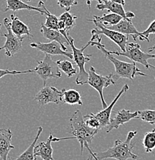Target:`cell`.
<instances>
[{"label":"cell","instance_id":"obj_1","mask_svg":"<svg viewBox=\"0 0 155 160\" xmlns=\"http://www.w3.org/2000/svg\"><path fill=\"white\" fill-rule=\"evenodd\" d=\"M137 131H130L125 141L122 142L120 139H116L113 147L101 152H93L86 142L84 143V146L87 149L88 152L92 153L98 160L106 159H114L116 160L137 159L138 156L132 152L135 147V144L132 143V139L135 136H137Z\"/></svg>","mask_w":155,"mask_h":160},{"label":"cell","instance_id":"obj_2","mask_svg":"<svg viewBox=\"0 0 155 160\" xmlns=\"http://www.w3.org/2000/svg\"><path fill=\"white\" fill-rule=\"evenodd\" d=\"M101 40H102V38L96 41L90 40V46H96L103 53L105 59H109L114 64L115 68V74L114 75V78H115L114 80H117L120 78L133 80L137 76H147V75L144 74L141 69L137 67L135 62H126L121 61L115 58L112 54L109 52L107 49H106V46L101 43Z\"/></svg>","mask_w":155,"mask_h":160},{"label":"cell","instance_id":"obj_3","mask_svg":"<svg viewBox=\"0 0 155 160\" xmlns=\"http://www.w3.org/2000/svg\"><path fill=\"white\" fill-rule=\"evenodd\" d=\"M70 133L73 135L74 139H77L80 145V153L83 154L84 143L88 145L92 144L94 136L97 134L98 129H91L85 123L84 116L81 113L80 110L77 109L74 112L72 116L70 119Z\"/></svg>","mask_w":155,"mask_h":160},{"label":"cell","instance_id":"obj_4","mask_svg":"<svg viewBox=\"0 0 155 160\" xmlns=\"http://www.w3.org/2000/svg\"><path fill=\"white\" fill-rule=\"evenodd\" d=\"M68 40H69V45L70 46L73 51V56L74 62L79 68V74L76 79V85H84V82L88 79L89 74L85 69V65L86 62L90 61V57L93 56L92 54L87 55L84 54V51L86 48L91 45V41H89L86 45H85L81 49H77L74 46V39L70 33L67 34Z\"/></svg>","mask_w":155,"mask_h":160},{"label":"cell","instance_id":"obj_5","mask_svg":"<svg viewBox=\"0 0 155 160\" xmlns=\"http://www.w3.org/2000/svg\"><path fill=\"white\" fill-rule=\"evenodd\" d=\"M89 21L93 22L97 27L96 29L91 30V35H92V38L90 39L91 41H96V40L101 39V36L103 35V36H106L108 39H111L116 46H118V47L121 49V52H124L126 50V46L128 43V39H129L130 36L118 32L116 31L109 29L106 26H103V23L96 21L93 19H90Z\"/></svg>","mask_w":155,"mask_h":160},{"label":"cell","instance_id":"obj_6","mask_svg":"<svg viewBox=\"0 0 155 160\" xmlns=\"http://www.w3.org/2000/svg\"><path fill=\"white\" fill-rule=\"evenodd\" d=\"M109 52L112 55L128 58L133 62H138L143 65L147 69H151L152 68V65L148 63V59H155V54L144 52L141 49V46L134 42H128L124 52L109 51Z\"/></svg>","mask_w":155,"mask_h":160},{"label":"cell","instance_id":"obj_7","mask_svg":"<svg viewBox=\"0 0 155 160\" xmlns=\"http://www.w3.org/2000/svg\"><path fill=\"white\" fill-rule=\"evenodd\" d=\"M88 74H89V77L84 82V85H90L93 89L97 91V92L100 95V97H101L103 109H105L108 106L106 105L104 100V97H103V89L108 87L111 85L116 84L115 80L114 79V75L112 73L109 74L108 76H103L101 74H98V73H96L95 68L93 66L90 68Z\"/></svg>","mask_w":155,"mask_h":160},{"label":"cell","instance_id":"obj_8","mask_svg":"<svg viewBox=\"0 0 155 160\" xmlns=\"http://www.w3.org/2000/svg\"><path fill=\"white\" fill-rule=\"evenodd\" d=\"M34 71L35 73H36L38 76L43 80V86H46V81L48 79H57L62 76L57 63L52 59L49 55L45 54L43 59L38 62V65Z\"/></svg>","mask_w":155,"mask_h":160},{"label":"cell","instance_id":"obj_9","mask_svg":"<svg viewBox=\"0 0 155 160\" xmlns=\"http://www.w3.org/2000/svg\"><path fill=\"white\" fill-rule=\"evenodd\" d=\"M3 25L7 30V33H2L6 38V42L3 46L0 47V51L5 49V54L8 57H12L23 49V42L24 38H19L13 32L11 29L10 18H5Z\"/></svg>","mask_w":155,"mask_h":160},{"label":"cell","instance_id":"obj_10","mask_svg":"<svg viewBox=\"0 0 155 160\" xmlns=\"http://www.w3.org/2000/svg\"><path fill=\"white\" fill-rule=\"evenodd\" d=\"M34 101L40 106H46L49 103L58 105L62 102V91L56 87L46 85L36 95Z\"/></svg>","mask_w":155,"mask_h":160},{"label":"cell","instance_id":"obj_11","mask_svg":"<svg viewBox=\"0 0 155 160\" xmlns=\"http://www.w3.org/2000/svg\"><path fill=\"white\" fill-rule=\"evenodd\" d=\"M32 48L43 52L46 55L49 56H64L70 59H73V53L68 52L62 49L59 42L56 41H51L50 42H33L30 43Z\"/></svg>","mask_w":155,"mask_h":160},{"label":"cell","instance_id":"obj_12","mask_svg":"<svg viewBox=\"0 0 155 160\" xmlns=\"http://www.w3.org/2000/svg\"><path fill=\"white\" fill-rule=\"evenodd\" d=\"M109 29L114 30V31H116L120 33L126 35L128 36H132L133 39L134 40L139 39L141 41H144L146 40L147 42H149L150 40L147 39L145 36H143L141 32H139L138 30L135 28L134 24L132 23V21H128L126 19H122L119 23L114 26H106Z\"/></svg>","mask_w":155,"mask_h":160},{"label":"cell","instance_id":"obj_13","mask_svg":"<svg viewBox=\"0 0 155 160\" xmlns=\"http://www.w3.org/2000/svg\"><path fill=\"white\" fill-rule=\"evenodd\" d=\"M138 112H131L130 110L121 109L115 112L114 116L111 118L110 120V124L106 128V132L108 133L113 129H117L122 125L128 122L131 119H137Z\"/></svg>","mask_w":155,"mask_h":160},{"label":"cell","instance_id":"obj_14","mask_svg":"<svg viewBox=\"0 0 155 160\" xmlns=\"http://www.w3.org/2000/svg\"><path fill=\"white\" fill-rule=\"evenodd\" d=\"M128 89H129L128 85H124V86H123L122 89H121V91L119 92V93L116 95V97H115L114 100H113L112 102H111L107 107L105 108V109H103V110H101V112H99L97 113H92L93 116L100 122V123H101V129H103V128H106L109 126L111 112H112L113 109H114V105L116 104V102L118 101V99L121 97V96H122L124 92H126Z\"/></svg>","mask_w":155,"mask_h":160},{"label":"cell","instance_id":"obj_15","mask_svg":"<svg viewBox=\"0 0 155 160\" xmlns=\"http://www.w3.org/2000/svg\"><path fill=\"white\" fill-rule=\"evenodd\" d=\"M6 2L7 5H6V8L3 9L4 12L9 11V10L16 12L18 10L26 9L29 10V11H35L38 13H40L41 15H46V16L49 13V10L46 9V7L45 6L44 2H43L42 8H40L38 7V6H33L26 4V3L23 2L22 0H6Z\"/></svg>","mask_w":155,"mask_h":160},{"label":"cell","instance_id":"obj_16","mask_svg":"<svg viewBox=\"0 0 155 160\" xmlns=\"http://www.w3.org/2000/svg\"><path fill=\"white\" fill-rule=\"evenodd\" d=\"M13 132L10 129H0V158L2 160H8V156L14 146L11 143Z\"/></svg>","mask_w":155,"mask_h":160},{"label":"cell","instance_id":"obj_17","mask_svg":"<svg viewBox=\"0 0 155 160\" xmlns=\"http://www.w3.org/2000/svg\"><path fill=\"white\" fill-rule=\"evenodd\" d=\"M53 136L50 133L46 142H41L35 146L34 152L36 156H39L43 160H54L53 157V149L52 142H53Z\"/></svg>","mask_w":155,"mask_h":160},{"label":"cell","instance_id":"obj_18","mask_svg":"<svg viewBox=\"0 0 155 160\" xmlns=\"http://www.w3.org/2000/svg\"><path fill=\"white\" fill-rule=\"evenodd\" d=\"M40 32L43 34V37L50 40V41L57 42L62 46V49L64 51L67 52V47L65 46V44H69V40L66 39L60 32L46 27L44 26V23H41Z\"/></svg>","mask_w":155,"mask_h":160},{"label":"cell","instance_id":"obj_19","mask_svg":"<svg viewBox=\"0 0 155 160\" xmlns=\"http://www.w3.org/2000/svg\"><path fill=\"white\" fill-rule=\"evenodd\" d=\"M11 29L13 32L19 38H24L23 36H27L29 39L33 37L31 34V29L29 26L21 21L15 14H11Z\"/></svg>","mask_w":155,"mask_h":160},{"label":"cell","instance_id":"obj_20","mask_svg":"<svg viewBox=\"0 0 155 160\" xmlns=\"http://www.w3.org/2000/svg\"><path fill=\"white\" fill-rule=\"evenodd\" d=\"M98 4L96 5V8L99 10H104L107 9L110 12L116 13V14L120 15L124 18V19L131 21L127 18L126 12L124 9V6L118 3L108 1V0H98Z\"/></svg>","mask_w":155,"mask_h":160},{"label":"cell","instance_id":"obj_21","mask_svg":"<svg viewBox=\"0 0 155 160\" xmlns=\"http://www.w3.org/2000/svg\"><path fill=\"white\" fill-rule=\"evenodd\" d=\"M62 102L69 105H80L82 106L83 101L81 99V95L77 90L65 89L62 90Z\"/></svg>","mask_w":155,"mask_h":160},{"label":"cell","instance_id":"obj_22","mask_svg":"<svg viewBox=\"0 0 155 160\" xmlns=\"http://www.w3.org/2000/svg\"><path fill=\"white\" fill-rule=\"evenodd\" d=\"M42 132H43V127L39 126V129H38L37 133H36V137H35L33 142L30 144V146L25 150L20 156H18V157L14 160H36V156L35 155L34 149L35 146H36V142H37L38 139H39V136L41 135Z\"/></svg>","mask_w":155,"mask_h":160},{"label":"cell","instance_id":"obj_23","mask_svg":"<svg viewBox=\"0 0 155 160\" xmlns=\"http://www.w3.org/2000/svg\"><path fill=\"white\" fill-rule=\"evenodd\" d=\"M93 19L96 21L100 22L103 23V26H114L119 23L124 18L121 16L120 15L116 14V13H109V14H103L102 16H93Z\"/></svg>","mask_w":155,"mask_h":160},{"label":"cell","instance_id":"obj_24","mask_svg":"<svg viewBox=\"0 0 155 160\" xmlns=\"http://www.w3.org/2000/svg\"><path fill=\"white\" fill-rule=\"evenodd\" d=\"M76 19H77V16L71 14L70 12H65L59 17V20L64 22L66 26V32L67 33H70V31H71L76 26Z\"/></svg>","mask_w":155,"mask_h":160},{"label":"cell","instance_id":"obj_25","mask_svg":"<svg viewBox=\"0 0 155 160\" xmlns=\"http://www.w3.org/2000/svg\"><path fill=\"white\" fill-rule=\"evenodd\" d=\"M59 69L63 72L69 78L72 77L76 74V69L73 66L72 62L69 60H58L56 61Z\"/></svg>","mask_w":155,"mask_h":160},{"label":"cell","instance_id":"obj_26","mask_svg":"<svg viewBox=\"0 0 155 160\" xmlns=\"http://www.w3.org/2000/svg\"><path fill=\"white\" fill-rule=\"evenodd\" d=\"M142 142L146 152H151L155 149V129L144 135Z\"/></svg>","mask_w":155,"mask_h":160},{"label":"cell","instance_id":"obj_27","mask_svg":"<svg viewBox=\"0 0 155 160\" xmlns=\"http://www.w3.org/2000/svg\"><path fill=\"white\" fill-rule=\"evenodd\" d=\"M137 112L138 118L141 120L151 125L155 124V110H141V111H137Z\"/></svg>","mask_w":155,"mask_h":160},{"label":"cell","instance_id":"obj_28","mask_svg":"<svg viewBox=\"0 0 155 160\" xmlns=\"http://www.w3.org/2000/svg\"><path fill=\"white\" fill-rule=\"evenodd\" d=\"M58 24H59V18L56 17L55 15L51 14L50 12L48 15H46V19L44 23V26L46 27L59 31V29H58Z\"/></svg>","mask_w":155,"mask_h":160},{"label":"cell","instance_id":"obj_29","mask_svg":"<svg viewBox=\"0 0 155 160\" xmlns=\"http://www.w3.org/2000/svg\"><path fill=\"white\" fill-rule=\"evenodd\" d=\"M84 120L86 126H89V127L91 128V129H98V130L101 129V123H100V122L93 116L92 113L86 115V116H84Z\"/></svg>","mask_w":155,"mask_h":160},{"label":"cell","instance_id":"obj_30","mask_svg":"<svg viewBox=\"0 0 155 160\" xmlns=\"http://www.w3.org/2000/svg\"><path fill=\"white\" fill-rule=\"evenodd\" d=\"M59 7L66 9V12H70L72 6L78 4L77 0H56Z\"/></svg>","mask_w":155,"mask_h":160},{"label":"cell","instance_id":"obj_31","mask_svg":"<svg viewBox=\"0 0 155 160\" xmlns=\"http://www.w3.org/2000/svg\"><path fill=\"white\" fill-rule=\"evenodd\" d=\"M35 72L34 69L26 70V71H17V70H9V69H0V79L4 77L7 75H19V74H26V73Z\"/></svg>","mask_w":155,"mask_h":160},{"label":"cell","instance_id":"obj_32","mask_svg":"<svg viewBox=\"0 0 155 160\" xmlns=\"http://www.w3.org/2000/svg\"><path fill=\"white\" fill-rule=\"evenodd\" d=\"M141 33L143 34V36H145V37L148 39H149L150 35L155 34V20L150 24V26H148L147 29L145 30V31L142 32Z\"/></svg>","mask_w":155,"mask_h":160},{"label":"cell","instance_id":"obj_33","mask_svg":"<svg viewBox=\"0 0 155 160\" xmlns=\"http://www.w3.org/2000/svg\"><path fill=\"white\" fill-rule=\"evenodd\" d=\"M58 29H59V31H66V26H65L64 22L62 21H60V20H59Z\"/></svg>","mask_w":155,"mask_h":160},{"label":"cell","instance_id":"obj_34","mask_svg":"<svg viewBox=\"0 0 155 160\" xmlns=\"http://www.w3.org/2000/svg\"><path fill=\"white\" fill-rule=\"evenodd\" d=\"M126 15H127V18L130 20H131V19H133V18L135 17L134 13L132 12H131V11L126 12Z\"/></svg>","mask_w":155,"mask_h":160},{"label":"cell","instance_id":"obj_35","mask_svg":"<svg viewBox=\"0 0 155 160\" xmlns=\"http://www.w3.org/2000/svg\"><path fill=\"white\" fill-rule=\"evenodd\" d=\"M108 1H111V2H113L118 3V4L122 5L123 6H124L125 4H126V2H125V0H108Z\"/></svg>","mask_w":155,"mask_h":160},{"label":"cell","instance_id":"obj_36","mask_svg":"<svg viewBox=\"0 0 155 160\" xmlns=\"http://www.w3.org/2000/svg\"><path fill=\"white\" fill-rule=\"evenodd\" d=\"M89 153H90V157L88 158L87 160H98L94 156H93L92 153L91 152H89Z\"/></svg>","mask_w":155,"mask_h":160},{"label":"cell","instance_id":"obj_37","mask_svg":"<svg viewBox=\"0 0 155 160\" xmlns=\"http://www.w3.org/2000/svg\"><path fill=\"white\" fill-rule=\"evenodd\" d=\"M86 5H87V6L89 7V9H90L91 2H92L93 1H94V0H86ZM96 1H98V0H96Z\"/></svg>","mask_w":155,"mask_h":160},{"label":"cell","instance_id":"obj_38","mask_svg":"<svg viewBox=\"0 0 155 160\" xmlns=\"http://www.w3.org/2000/svg\"><path fill=\"white\" fill-rule=\"evenodd\" d=\"M154 50H155V46H152V47H151V48H149V49H148V52H149V53L151 52H153Z\"/></svg>","mask_w":155,"mask_h":160},{"label":"cell","instance_id":"obj_39","mask_svg":"<svg viewBox=\"0 0 155 160\" xmlns=\"http://www.w3.org/2000/svg\"><path fill=\"white\" fill-rule=\"evenodd\" d=\"M152 69H154V70H155V66H152Z\"/></svg>","mask_w":155,"mask_h":160},{"label":"cell","instance_id":"obj_40","mask_svg":"<svg viewBox=\"0 0 155 160\" xmlns=\"http://www.w3.org/2000/svg\"><path fill=\"white\" fill-rule=\"evenodd\" d=\"M1 26H2V24L0 23V31H1Z\"/></svg>","mask_w":155,"mask_h":160},{"label":"cell","instance_id":"obj_41","mask_svg":"<svg viewBox=\"0 0 155 160\" xmlns=\"http://www.w3.org/2000/svg\"><path fill=\"white\" fill-rule=\"evenodd\" d=\"M26 1H27V2H31L32 0H26Z\"/></svg>","mask_w":155,"mask_h":160}]
</instances>
